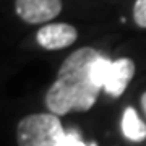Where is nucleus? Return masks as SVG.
<instances>
[{
    "label": "nucleus",
    "mask_w": 146,
    "mask_h": 146,
    "mask_svg": "<svg viewBox=\"0 0 146 146\" xmlns=\"http://www.w3.org/2000/svg\"><path fill=\"white\" fill-rule=\"evenodd\" d=\"M101 54L93 47H81L63 60L57 80L46 94V106L50 114L65 115L72 110H89L101 88L91 76V67Z\"/></svg>",
    "instance_id": "nucleus-1"
},
{
    "label": "nucleus",
    "mask_w": 146,
    "mask_h": 146,
    "mask_svg": "<svg viewBox=\"0 0 146 146\" xmlns=\"http://www.w3.org/2000/svg\"><path fill=\"white\" fill-rule=\"evenodd\" d=\"M18 146H89L76 130L65 131L54 114H31L16 127Z\"/></svg>",
    "instance_id": "nucleus-2"
},
{
    "label": "nucleus",
    "mask_w": 146,
    "mask_h": 146,
    "mask_svg": "<svg viewBox=\"0 0 146 146\" xmlns=\"http://www.w3.org/2000/svg\"><path fill=\"white\" fill-rule=\"evenodd\" d=\"M62 11L60 0H16V13L29 25H41L54 20Z\"/></svg>",
    "instance_id": "nucleus-3"
},
{
    "label": "nucleus",
    "mask_w": 146,
    "mask_h": 146,
    "mask_svg": "<svg viewBox=\"0 0 146 146\" xmlns=\"http://www.w3.org/2000/svg\"><path fill=\"white\" fill-rule=\"evenodd\" d=\"M78 33L68 23H52L42 26L36 34L39 46L46 50H58L72 46L76 41Z\"/></svg>",
    "instance_id": "nucleus-4"
},
{
    "label": "nucleus",
    "mask_w": 146,
    "mask_h": 146,
    "mask_svg": "<svg viewBox=\"0 0 146 146\" xmlns=\"http://www.w3.org/2000/svg\"><path fill=\"white\" fill-rule=\"evenodd\" d=\"M135 75V63L130 58H117L112 60L107 81L104 84L106 93L112 98H119L127 89L130 80Z\"/></svg>",
    "instance_id": "nucleus-5"
},
{
    "label": "nucleus",
    "mask_w": 146,
    "mask_h": 146,
    "mask_svg": "<svg viewBox=\"0 0 146 146\" xmlns=\"http://www.w3.org/2000/svg\"><path fill=\"white\" fill-rule=\"evenodd\" d=\"M122 133L127 140L140 143L146 138V125L133 107H127L122 117Z\"/></svg>",
    "instance_id": "nucleus-6"
},
{
    "label": "nucleus",
    "mask_w": 146,
    "mask_h": 146,
    "mask_svg": "<svg viewBox=\"0 0 146 146\" xmlns=\"http://www.w3.org/2000/svg\"><path fill=\"white\" fill-rule=\"evenodd\" d=\"M110 65H112V60L106 58L101 55L99 58H96L91 67V76H93L94 83L98 84L101 89H104V84L107 81V75H109Z\"/></svg>",
    "instance_id": "nucleus-7"
},
{
    "label": "nucleus",
    "mask_w": 146,
    "mask_h": 146,
    "mask_svg": "<svg viewBox=\"0 0 146 146\" xmlns=\"http://www.w3.org/2000/svg\"><path fill=\"white\" fill-rule=\"evenodd\" d=\"M133 18L140 28H146V0H136L135 2Z\"/></svg>",
    "instance_id": "nucleus-8"
},
{
    "label": "nucleus",
    "mask_w": 146,
    "mask_h": 146,
    "mask_svg": "<svg viewBox=\"0 0 146 146\" xmlns=\"http://www.w3.org/2000/svg\"><path fill=\"white\" fill-rule=\"evenodd\" d=\"M140 102H141V109H143V112H145V115H146V93H143Z\"/></svg>",
    "instance_id": "nucleus-9"
},
{
    "label": "nucleus",
    "mask_w": 146,
    "mask_h": 146,
    "mask_svg": "<svg viewBox=\"0 0 146 146\" xmlns=\"http://www.w3.org/2000/svg\"><path fill=\"white\" fill-rule=\"evenodd\" d=\"M89 146H98V145H96V143H89Z\"/></svg>",
    "instance_id": "nucleus-10"
}]
</instances>
